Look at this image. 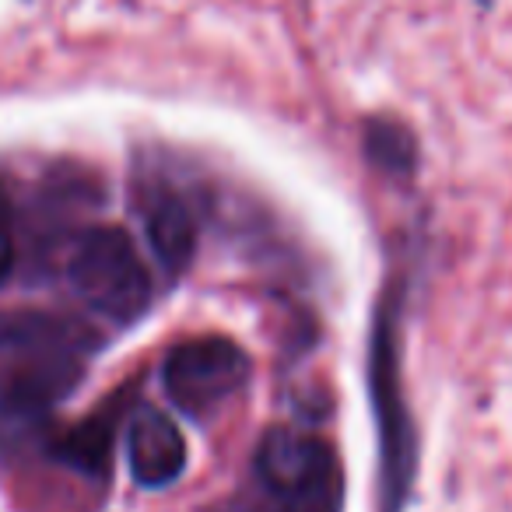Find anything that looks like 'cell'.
Segmentation results:
<instances>
[{"label": "cell", "instance_id": "obj_4", "mask_svg": "<svg viewBox=\"0 0 512 512\" xmlns=\"http://www.w3.org/2000/svg\"><path fill=\"white\" fill-rule=\"evenodd\" d=\"M253 362L232 337L207 334L176 344L165 355L162 379L169 400L190 418H207L249 383Z\"/></svg>", "mask_w": 512, "mask_h": 512}, {"label": "cell", "instance_id": "obj_2", "mask_svg": "<svg viewBox=\"0 0 512 512\" xmlns=\"http://www.w3.org/2000/svg\"><path fill=\"white\" fill-rule=\"evenodd\" d=\"M67 278L78 299L95 313L127 327L151 306V278L130 232L116 225H95L78 239L67 260Z\"/></svg>", "mask_w": 512, "mask_h": 512}, {"label": "cell", "instance_id": "obj_7", "mask_svg": "<svg viewBox=\"0 0 512 512\" xmlns=\"http://www.w3.org/2000/svg\"><path fill=\"white\" fill-rule=\"evenodd\" d=\"M50 453L53 460L78 470V474L106 477L109 467H113V418L95 414L85 425L67 428L50 442Z\"/></svg>", "mask_w": 512, "mask_h": 512}, {"label": "cell", "instance_id": "obj_1", "mask_svg": "<svg viewBox=\"0 0 512 512\" xmlns=\"http://www.w3.org/2000/svg\"><path fill=\"white\" fill-rule=\"evenodd\" d=\"M249 512H341V463L320 435L271 428L256 449Z\"/></svg>", "mask_w": 512, "mask_h": 512}, {"label": "cell", "instance_id": "obj_8", "mask_svg": "<svg viewBox=\"0 0 512 512\" xmlns=\"http://www.w3.org/2000/svg\"><path fill=\"white\" fill-rule=\"evenodd\" d=\"M11 267H15V235H11L8 221L0 218V285L8 281Z\"/></svg>", "mask_w": 512, "mask_h": 512}, {"label": "cell", "instance_id": "obj_3", "mask_svg": "<svg viewBox=\"0 0 512 512\" xmlns=\"http://www.w3.org/2000/svg\"><path fill=\"white\" fill-rule=\"evenodd\" d=\"M400 302L397 295H386L379 302L376 327H372V351H369V376H372V400H376L379 442H383V488H386V512H397L404 502L407 484L414 474V432L400 390V330H397Z\"/></svg>", "mask_w": 512, "mask_h": 512}, {"label": "cell", "instance_id": "obj_5", "mask_svg": "<svg viewBox=\"0 0 512 512\" xmlns=\"http://www.w3.org/2000/svg\"><path fill=\"white\" fill-rule=\"evenodd\" d=\"M127 460L141 488H169L186 470V439L158 407H141L127 425Z\"/></svg>", "mask_w": 512, "mask_h": 512}, {"label": "cell", "instance_id": "obj_6", "mask_svg": "<svg viewBox=\"0 0 512 512\" xmlns=\"http://www.w3.org/2000/svg\"><path fill=\"white\" fill-rule=\"evenodd\" d=\"M144 232L155 249V256L172 274L186 271L197 249V221L186 200L169 186H158L144 197Z\"/></svg>", "mask_w": 512, "mask_h": 512}]
</instances>
